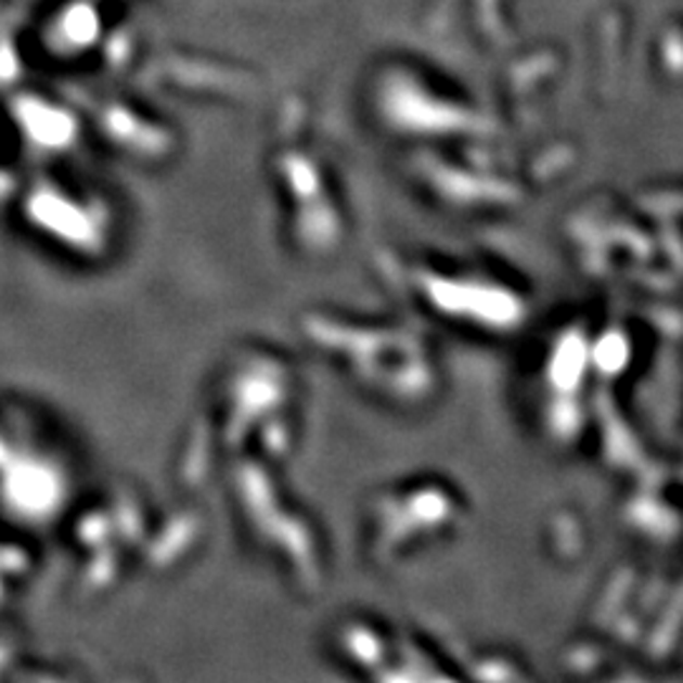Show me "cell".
<instances>
[{"label": "cell", "instance_id": "6da1fadb", "mask_svg": "<svg viewBox=\"0 0 683 683\" xmlns=\"http://www.w3.org/2000/svg\"><path fill=\"white\" fill-rule=\"evenodd\" d=\"M294 405L292 362L271 349H243L225 364L216 383L212 436L225 455L276 461L294 440Z\"/></svg>", "mask_w": 683, "mask_h": 683}, {"label": "cell", "instance_id": "7a4b0ae2", "mask_svg": "<svg viewBox=\"0 0 683 683\" xmlns=\"http://www.w3.org/2000/svg\"><path fill=\"white\" fill-rule=\"evenodd\" d=\"M269 463L266 459H235L231 471L235 516H241L243 529L254 544L276 562L296 588L314 590L322 584L324 572L322 539L307 516L279 524L299 508L288 506L281 497V486L273 481Z\"/></svg>", "mask_w": 683, "mask_h": 683}, {"label": "cell", "instance_id": "3957f363", "mask_svg": "<svg viewBox=\"0 0 683 683\" xmlns=\"http://www.w3.org/2000/svg\"><path fill=\"white\" fill-rule=\"evenodd\" d=\"M299 330L309 349L332 364L357 390L385 402H398L405 395L400 387L398 357H402L405 334L383 322L317 309L301 317Z\"/></svg>", "mask_w": 683, "mask_h": 683}, {"label": "cell", "instance_id": "277c9868", "mask_svg": "<svg viewBox=\"0 0 683 683\" xmlns=\"http://www.w3.org/2000/svg\"><path fill=\"white\" fill-rule=\"evenodd\" d=\"M23 216L38 241L76 261H102L114 248L117 218L99 195L43 182L28 195Z\"/></svg>", "mask_w": 683, "mask_h": 683}, {"label": "cell", "instance_id": "5b68a950", "mask_svg": "<svg viewBox=\"0 0 683 683\" xmlns=\"http://www.w3.org/2000/svg\"><path fill=\"white\" fill-rule=\"evenodd\" d=\"M276 195L284 208V233L301 256H332L347 241V212L322 167L304 155H281Z\"/></svg>", "mask_w": 683, "mask_h": 683}]
</instances>
